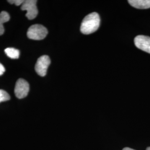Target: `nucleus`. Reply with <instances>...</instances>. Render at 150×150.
<instances>
[{
    "instance_id": "423d86ee",
    "label": "nucleus",
    "mask_w": 150,
    "mask_h": 150,
    "mask_svg": "<svg viewBox=\"0 0 150 150\" xmlns=\"http://www.w3.org/2000/svg\"><path fill=\"white\" fill-rule=\"evenodd\" d=\"M134 42L137 48L150 54V37L139 35L134 38Z\"/></svg>"
},
{
    "instance_id": "f8f14e48",
    "label": "nucleus",
    "mask_w": 150,
    "mask_h": 150,
    "mask_svg": "<svg viewBox=\"0 0 150 150\" xmlns=\"http://www.w3.org/2000/svg\"><path fill=\"white\" fill-rule=\"evenodd\" d=\"M5 72V68L0 63V76L3 75Z\"/></svg>"
},
{
    "instance_id": "7ed1b4c3",
    "label": "nucleus",
    "mask_w": 150,
    "mask_h": 150,
    "mask_svg": "<svg viewBox=\"0 0 150 150\" xmlns=\"http://www.w3.org/2000/svg\"><path fill=\"white\" fill-rule=\"evenodd\" d=\"M37 1L36 0H26L21 7V9L23 11H27L26 16L28 20H33L38 15V8L36 6Z\"/></svg>"
},
{
    "instance_id": "1a4fd4ad",
    "label": "nucleus",
    "mask_w": 150,
    "mask_h": 150,
    "mask_svg": "<svg viewBox=\"0 0 150 150\" xmlns=\"http://www.w3.org/2000/svg\"><path fill=\"white\" fill-rule=\"evenodd\" d=\"M6 54L12 59H17L20 56V51L14 48H7L5 50Z\"/></svg>"
},
{
    "instance_id": "ddd939ff",
    "label": "nucleus",
    "mask_w": 150,
    "mask_h": 150,
    "mask_svg": "<svg viewBox=\"0 0 150 150\" xmlns=\"http://www.w3.org/2000/svg\"><path fill=\"white\" fill-rule=\"evenodd\" d=\"M122 150H135L134 149H132L131 148H129V147H126V148H124Z\"/></svg>"
},
{
    "instance_id": "20e7f679",
    "label": "nucleus",
    "mask_w": 150,
    "mask_h": 150,
    "mask_svg": "<svg viewBox=\"0 0 150 150\" xmlns=\"http://www.w3.org/2000/svg\"><path fill=\"white\" fill-rule=\"evenodd\" d=\"M51 64L50 57L47 55H43L38 59L35 65V71L38 75L43 77L46 75L48 66Z\"/></svg>"
},
{
    "instance_id": "39448f33",
    "label": "nucleus",
    "mask_w": 150,
    "mask_h": 150,
    "mask_svg": "<svg viewBox=\"0 0 150 150\" xmlns=\"http://www.w3.org/2000/svg\"><path fill=\"white\" fill-rule=\"evenodd\" d=\"M30 90V85L24 79H20L16 82L15 93L16 96L20 99L27 96Z\"/></svg>"
},
{
    "instance_id": "4468645a",
    "label": "nucleus",
    "mask_w": 150,
    "mask_h": 150,
    "mask_svg": "<svg viewBox=\"0 0 150 150\" xmlns=\"http://www.w3.org/2000/svg\"><path fill=\"white\" fill-rule=\"evenodd\" d=\"M146 150H150V147H148V148H147V149H146Z\"/></svg>"
},
{
    "instance_id": "f257e3e1",
    "label": "nucleus",
    "mask_w": 150,
    "mask_h": 150,
    "mask_svg": "<svg viewBox=\"0 0 150 150\" xmlns=\"http://www.w3.org/2000/svg\"><path fill=\"white\" fill-rule=\"evenodd\" d=\"M100 25L99 15L96 12H92L83 18L81 25V32L85 35L91 34L96 31L100 27Z\"/></svg>"
},
{
    "instance_id": "6e6552de",
    "label": "nucleus",
    "mask_w": 150,
    "mask_h": 150,
    "mask_svg": "<svg viewBox=\"0 0 150 150\" xmlns=\"http://www.w3.org/2000/svg\"><path fill=\"white\" fill-rule=\"evenodd\" d=\"M10 19V16L6 11H2L0 13V36L2 35L4 32L5 29L3 26V24L6 22H8Z\"/></svg>"
},
{
    "instance_id": "f03ea898",
    "label": "nucleus",
    "mask_w": 150,
    "mask_h": 150,
    "mask_svg": "<svg viewBox=\"0 0 150 150\" xmlns=\"http://www.w3.org/2000/svg\"><path fill=\"white\" fill-rule=\"evenodd\" d=\"M48 33L47 28L40 24H36L29 27L27 31V37L34 40H41L46 37Z\"/></svg>"
},
{
    "instance_id": "0eeeda50",
    "label": "nucleus",
    "mask_w": 150,
    "mask_h": 150,
    "mask_svg": "<svg viewBox=\"0 0 150 150\" xmlns=\"http://www.w3.org/2000/svg\"><path fill=\"white\" fill-rule=\"evenodd\" d=\"M129 4L138 9H147L150 8V0H129Z\"/></svg>"
},
{
    "instance_id": "9d476101",
    "label": "nucleus",
    "mask_w": 150,
    "mask_h": 150,
    "mask_svg": "<svg viewBox=\"0 0 150 150\" xmlns=\"http://www.w3.org/2000/svg\"><path fill=\"white\" fill-rule=\"evenodd\" d=\"M10 96L8 93L3 90H0V103L10 100Z\"/></svg>"
},
{
    "instance_id": "9b49d317",
    "label": "nucleus",
    "mask_w": 150,
    "mask_h": 150,
    "mask_svg": "<svg viewBox=\"0 0 150 150\" xmlns=\"http://www.w3.org/2000/svg\"><path fill=\"white\" fill-rule=\"evenodd\" d=\"M24 1L23 0H9L8 2L11 4H15L16 6H20L22 5Z\"/></svg>"
}]
</instances>
